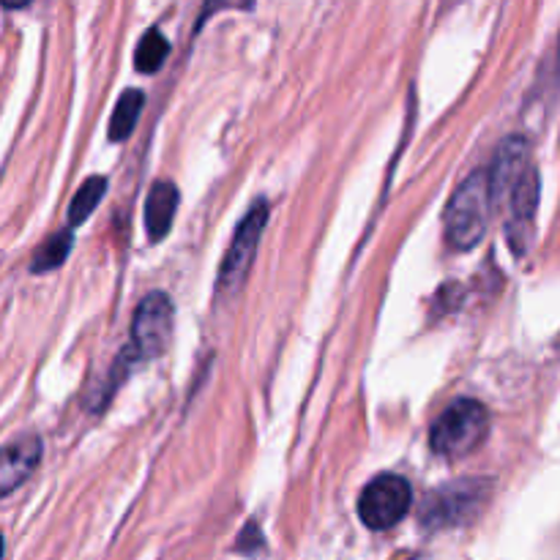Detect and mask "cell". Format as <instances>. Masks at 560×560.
Masks as SVG:
<instances>
[{
    "mask_svg": "<svg viewBox=\"0 0 560 560\" xmlns=\"http://www.w3.org/2000/svg\"><path fill=\"white\" fill-rule=\"evenodd\" d=\"M492 211H495V202H492L490 175L470 173L454 189L452 200L443 211V230H446L448 244L459 252L474 249L487 235Z\"/></svg>",
    "mask_w": 560,
    "mask_h": 560,
    "instance_id": "cell-1",
    "label": "cell"
},
{
    "mask_svg": "<svg viewBox=\"0 0 560 560\" xmlns=\"http://www.w3.org/2000/svg\"><path fill=\"white\" fill-rule=\"evenodd\" d=\"M487 432H490V413L485 405L476 399H457L432 424L430 446L441 457L459 459L476 452L485 443Z\"/></svg>",
    "mask_w": 560,
    "mask_h": 560,
    "instance_id": "cell-2",
    "label": "cell"
},
{
    "mask_svg": "<svg viewBox=\"0 0 560 560\" xmlns=\"http://www.w3.org/2000/svg\"><path fill=\"white\" fill-rule=\"evenodd\" d=\"M268 222V202L257 200L249 208V213L244 217V222L238 224L233 235V244L224 252L222 268H219V293H235L244 284L246 273L252 271V262L257 257V246H260L262 230Z\"/></svg>",
    "mask_w": 560,
    "mask_h": 560,
    "instance_id": "cell-3",
    "label": "cell"
},
{
    "mask_svg": "<svg viewBox=\"0 0 560 560\" xmlns=\"http://www.w3.org/2000/svg\"><path fill=\"white\" fill-rule=\"evenodd\" d=\"M413 492L402 476L383 474L364 487L359 498V517L366 528L388 530L410 512Z\"/></svg>",
    "mask_w": 560,
    "mask_h": 560,
    "instance_id": "cell-4",
    "label": "cell"
},
{
    "mask_svg": "<svg viewBox=\"0 0 560 560\" xmlns=\"http://www.w3.org/2000/svg\"><path fill=\"white\" fill-rule=\"evenodd\" d=\"M173 301L167 293L145 295L131 320V350L140 359H159L173 342Z\"/></svg>",
    "mask_w": 560,
    "mask_h": 560,
    "instance_id": "cell-5",
    "label": "cell"
},
{
    "mask_svg": "<svg viewBox=\"0 0 560 560\" xmlns=\"http://www.w3.org/2000/svg\"><path fill=\"white\" fill-rule=\"evenodd\" d=\"M539 173L530 164L528 173L520 178V184L514 186V191L509 195V222H506V235L509 244H512L514 255H525L534 238V224H536V211H539Z\"/></svg>",
    "mask_w": 560,
    "mask_h": 560,
    "instance_id": "cell-6",
    "label": "cell"
},
{
    "mask_svg": "<svg viewBox=\"0 0 560 560\" xmlns=\"http://www.w3.org/2000/svg\"><path fill=\"white\" fill-rule=\"evenodd\" d=\"M481 490L485 487L474 485V481H463V485H452L446 490L435 492L427 498V506L421 512V523L427 528H448L474 514L481 503Z\"/></svg>",
    "mask_w": 560,
    "mask_h": 560,
    "instance_id": "cell-7",
    "label": "cell"
},
{
    "mask_svg": "<svg viewBox=\"0 0 560 560\" xmlns=\"http://www.w3.org/2000/svg\"><path fill=\"white\" fill-rule=\"evenodd\" d=\"M42 454L44 443L38 435H20L0 446V498H9L31 479L42 463Z\"/></svg>",
    "mask_w": 560,
    "mask_h": 560,
    "instance_id": "cell-8",
    "label": "cell"
},
{
    "mask_svg": "<svg viewBox=\"0 0 560 560\" xmlns=\"http://www.w3.org/2000/svg\"><path fill=\"white\" fill-rule=\"evenodd\" d=\"M175 211H178V186L170 180H156L145 200V228L151 241H162L170 233Z\"/></svg>",
    "mask_w": 560,
    "mask_h": 560,
    "instance_id": "cell-9",
    "label": "cell"
},
{
    "mask_svg": "<svg viewBox=\"0 0 560 560\" xmlns=\"http://www.w3.org/2000/svg\"><path fill=\"white\" fill-rule=\"evenodd\" d=\"M142 104H145V93L137 91V88H129V91L118 98V104H115L113 109V118H109V140L124 142L126 137L135 131L142 113Z\"/></svg>",
    "mask_w": 560,
    "mask_h": 560,
    "instance_id": "cell-10",
    "label": "cell"
},
{
    "mask_svg": "<svg viewBox=\"0 0 560 560\" xmlns=\"http://www.w3.org/2000/svg\"><path fill=\"white\" fill-rule=\"evenodd\" d=\"M71 246H74V235H71V230H60V233L49 235V238L38 246L36 255H33L31 271L49 273L55 271V268H60L66 262V257H69Z\"/></svg>",
    "mask_w": 560,
    "mask_h": 560,
    "instance_id": "cell-11",
    "label": "cell"
},
{
    "mask_svg": "<svg viewBox=\"0 0 560 560\" xmlns=\"http://www.w3.org/2000/svg\"><path fill=\"white\" fill-rule=\"evenodd\" d=\"M104 191H107V178H104V175H93V178H88L85 184L77 189L74 200H71V206H69L71 228H80V224L85 222L93 211H96V206L102 202Z\"/></svg>",
    "mask_w": 560,
    "mask_h": 560,
    "instance_id": "cell-12",
    "label": "cell"
},
{
    "mask_svg": "<svg viewBox=\"0 0 560 560\" xmlns=\"http://www.w3.org/2000/svg\"><path fill=\"white\" fill-rule=\"evenodd\" d=\"M170 55V42L164 38V33L159 27H151L145 36L140 38L135 52V66L142 74H153V71L162 69V63Z\"/></svg>",
    "mask_w": 560,
    "mask_h": 560,
    "instance_id": "cell-13",
    "label": "cell"
},
{
    "mask_svg": "<svg viewBox=\"0 0 560 560\" xmlns=\"http://www.w3.org/2000/svg\"><path fill=\"white\" fill-rule=\"evenodd\" d=\"M262 545V536H260V528H257L255 523H249L246 525V530H244V536H241L238 539V550L241 552H257V547Z\"/></svg>",
    "mask_w": 560,
    "mask_h": 560,
    "instance_id": "cell-14",
    "label": "cell"
},
{
    "mask_svg": "<svg viewBox=\"0 0 560 560\" xmlns=\"http://www.w3.org/2000/svg\"><path fill=\"white\" fill-rule=\"evenodd\" d=\"M556 66H558V71H560V38H558V60H556Z\"/></svg>",
    "mask_w": 560,
    "mask_h": 560,
    "instance_id": "cell-15",
    "label": "cell"
},
{
    "mask_svg": "<svg viewBox=\"0 0 560 560\" xmlns=\"http://www.w3.org/2000/svg\"><path fill=\"white\" fill-rule=\"evenodd\" d=\"M0 560H3V536H0Z\"/></svg>",
    "mask_w": 560,
    "mask_h": 560,
    "instance_id": "cell-16",
    "label": "cell"
}]
</instances>
